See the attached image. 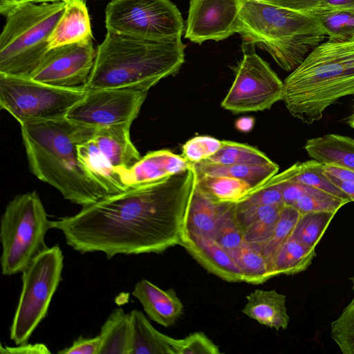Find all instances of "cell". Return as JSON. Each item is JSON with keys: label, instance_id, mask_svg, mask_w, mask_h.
<instances>
[{"label": "cell", "instance_id": "6da1fadb", "mask_svg": "<svg viewBox=\"0 0 354 354\" xmlns=\"http://www.w3.org/2000/svg\"><path fill=\"white\" fill-rule=\"evenodd\" d=\"M196 185L192 165L162 180L129 188L51 221L66 243L82 254L161 253L180 245L187 209Z\"/></svg>", "mask_w": 354, "mask_h": 354}, {"label": "cell", "instance_id": "7a4b0ae2", "mask_svg": "<svg viewBox=\"0 0 354 354\" xmlns=\"http://www.w3.org/2000/svg\"><path fill=\"white\" fill-rule=\"evenodd\" d=\"M21 133L31 172L63 197L85 207L108 196L78 159L77 146L91 139L97 128L66 118L27 122Z\"/></svg>", "mask_w": 354, "mask_h": 354}, {"label": "cell", "instance_id": "3957f363", "mask_svg": "<svg viewBox=\"0 0 354 354\" xmlns=\"http://www.w3.org/2000/svg\"><path fill=\"white\" fill-rule=\"evenodd\" d=\"M181 39H153L107 31L97 46L86 90L131 88L149 91L185 63Z\"/></svg>", "mask_w": 354, "mask_h": 354}, {"label": "cell", "instance_id": "277c9868", "mask_svg": "<svg viewBox=\"0 0 354 354\" xmlns=\"http://www.w3.org/2000/svg\"><path fill=\"white\" fill-rule=\"evenodd\" d=\"M354 95V41L328 40L314 48L283 81V101L311 124L340 98Z\"/></svg>", "mask_w": 354, "mask_h": 354}, {"label": "cell", "instance_id": "5b68a950", "mask_svg": "<svg viewBox=\"0 0 354 354\" xmlns=\"http://www.w3.org/2000/svg\"><path fill=\"white\" fill-rule=\"evenodd\" d=\"M236 33L243 41L267 51L287 72L295 70L326 37L313 13L254 1L240 7Z\"/></svg>", "mask_w": 354, "mask_h": 354}, {"label": "cell", "instance_id": "8992f818", "mask_svg": "<svg viewBox=\"0 0 354 354\" xmlns=\"http://www.w3.org/2000/svg\"><path fill=\"white\" fill-rule=\"evenodd\" d=\"M65 1L26 2L6 16L0 36V74L29 77L49 50Z\"/></svg>", "mask_w": 354, "mask_h": 354}, {"label": "cell", "instance_id": "52a82bcc", "mask_svg": "<svg viewBox=\"0 0 354 354\" xmlns=\"http://www.w3.org/2000/svg\"><path fill=\"white\" fill-rule=\"evenodd\" d=\"M48 214L35 191L17 195L7 205L1 218V272H21L47 247L45 236L51 229Z\"/></svg>", "mask_w": 354, "mask_h": 354}, {"label": "cell", "instance_id": "ba28073f", "mask_svg": "<svg viewBox=\"0 0 354 354\" xmlns=\"http://www.w3.org/2000/svg\"><path fill=\"white\" fill-rule=\"evenodd\" d=\"M63 266L64 255L56 245L46 247L21 272V291L10 328V338L17 345L28 342L46 317Z\"/></svg>", "mask_w": 354, "mask_h": 354}, {"label": "cell", "instance_id": "9c48e42d", "mask_svg": "<svg viewBox=\"0 0 354 354\" xmlns=\"http://www.w3.org/2000/svg\"><path fill=\"white\" fill-rule=\"evenodd\" d=\"M84 87L62 88L30 77L0 74V106L20 124L62 119L86 94Z\"/></svg>", "mask_w": 354, "mask_h": 354}, {"label": "cell", "instance_id": "30bf717a", "mask_svg": "<svg viewBox=\"0 0 354 354\" xmlns=\"http://www.w3.org/2000/svg\"><path fill=\"white\" fill-rule=\"evenodd\" d=\"M107 31L153 39H181L182 15L170 0H111L105 8Z\"/></svg>", "mask_w": 354, "mask_h": 354}, {"label": "cell", "instance_id": "8fae6325", "mask_svg": "<svg viewBox=\"0 0 354 354\" xmlns=\"http://www.w3.org/2000/svg\"><path fill=\"white\" fill-rule=\"evenodd\" d=\"M256 46L243 41V57L221 106L235 113L270 109L283 100V82L255 51Z\"/></svg>", "mask_w": 354, "mask_h": 354}, {"label": "cell", "instance_id": "7c38bea8", "mask_svg": "<svg viewBox=\"0 0 354 354\" xmlns=\"http://www.w3.org/2000/svg\"><path fill=\"white\" fill-rule=\"evenodd\" d=\"M148 91L131 88L86 90L68 111L66 118L95 128L132 124L138 117Z\"/></svg>", "mask_w": 354, "mask_h": 354}, {"label": "cell", "instance_id": "4fadbf2b", "mask_svg": "<svg viewBox=\"0 0 354 354\" xmlns=\"http://www.w3.org/2000/svg\"><path fill=\"white\" fill-rule=\"evenodd\" d=\"M93 38L48 50L30 77L62 88L84 87L94 66Z\"/></svg>", "mask_w": 354, "mask_h": 354}, {"label": "cell", "instance_id": "5bb4252c", "mask_svg": "<svg viewBox=\"0 0 354 354\" xmlns=\"http://www.w3.org/2000/svg\"><path fill=\"white\" fill-rule=\"evenodd\" d=\"M238 0H189L185 37L201 44L227 39L236 33Z\"/></svg>", "mask_w": 354, "mask_h": 354}, {"label": "cell", "instance_id": "9a60e30c", "mask_svg": "<svg viewBox=\"0 0 354 354\" xmlns=\"http://www.w3.org/2000/svg\"><path fill=\"white\" fill-rule=\"evenodd\" d=\"M192 165L183 156L167 149L148 152L131 167L120 172L127 187L158 181L183 171Z\"/></svg>", "mask_w": 354, "mask_h": 354}, {"label": "cell", "instance_id": "2e32d148", "mask_svg": "<svg viewBox=\"0 0 354 354\" xmlns=\"http://www.w3.org/2000/svg\"><path fill=\"white\" fill-rule=\"evenodd\" d=\"M180 245L210 273L228 282L243 281L231 254L214 239L183 233Z\"/></svg>", "mask_w": 354, "mask_h": 354}, {"label": "cell", "instance_id": "e0dca14e", "mask_svg": "<svg viewBox=\"0 0 354 354\" xmlns=\"http://www.w3.org/2000/svg\"><path fill=\"white\" fill-rule=\"evenodd\" d=\"M131 125L124 123L97 128L92 138L104 159L120 173L141 158L130 138Z\"/></svg>", "mask_w": 354, "mask_h": 354}, {"label": "cell", "instance_id": "ac0fdd59", "mask_svg": "<svg viewBox=\"0 0 354 354\" xmlns=\"http://www.w3.org/2000/svg\"><path fill=\"white\" fill-rule=\"evenodd\" d=\"M148 317L165 326L174 325L183 312V304L173 289L162 290L147 279L136 283L132 292Z\"/></svg>", "mask_w": 354, "mask_h": 354}, {"label": "cell", "instance_id": "d6986e66", "mask_svg": "<svg viewBox=\"0 0 354 354\" xmlns=\"http://www.w3.org/2000/svg\"><path fill=\"white\" fill-rule=\"evenodd\" d=\"M242 313L267 327L286 329L290 317L286 306V297L274 290L257 289L246 297Z\"/></svg>", "mask_w": 354, "mask_h": 354}, {"label": "cell", "instance_id": "ffe728a7", "mask_svg": "<svg viewBox=\"0 0 354 354\" xmlns=\"http://www.w3.org/2000/svg\"><path fill=\"white\" fill-rule=\"evenodd\" d=\"M93 38L86 0H68L49 39V49Z\"/></svg>", "mask_w": 354, "mask_h": 354}, {"label": "cell", "instance_id": "44dd1931", "mask_svg": "<svg viewBox=\"0 0 354 354\" xmlns=\"http://www.w3.org/2000/svg\"><path fill=\"white\" fill-rule=\"evenodd\" d=\"M283 206H236V218L244 241L259 246L265 243L274 232Z\"/></svg>", "mask_w": 354, "mask_h": 354}, {"label": "cell", "instance_id": "7402d4cb", "mask_svg": "<svg viewBox=\"0 0 354 354\" xmlns=\"http://www.w3.org/2000/svg\"><path fill=\"white\" fill-rule=\"evenodd\" d=\"M131 354H176L177 339L157 330L136 309L130 313Z\"/></svg>", "mask_w": 354, "mask_h": 354}, {"label": "cell", "instance_id": "603a6c76", "mask_svg": "<svg viewBox=\"0 0 354 354\" xmlns=\"http://www.w3.org/2000/svg\"><path fill=\"white\" fill-rule=\"evenodd\" d=\"M224 205L196 186L185 216L183 233L214 239Z\"/></svg>", "mask_w": 354, "mask_h": 354}, {"label": "cell", "instance_id": "cb8c5ba5", "mask_svg": "<svg viewBox=\"0 0 354 354\" xmlns=\"http://www.w3.org/2000/svg\"><path fill=\"white\" fill-rule=\"evenodd\" d=\"M304 149L313 159L354 171V139L338 134H327L307 140Z\"/></svg>", "mask_w": 354, "mask_h": 354}, {"label": "cell", "instance_id": "d4e9b609", "mask_svg": "<svg viewBox=\"0 0 354 354\" xmlns=\"http://www.w3.org/2000/svg\"><path fill=\"white\" fill-rule=\"evenodd\" d=\"M77 156L88 174L108 196L129 189L123 184L119 171L104 159L92 138L77 146Z\"/></svg>", "mask_w": 354, "mask_h": 354}, {"label": "cell", "instance_id": "484cf974", "mask_svg": "<svg viewBox=\"0 0 354 354\" xmlns=\"http://www.w3.org/2000/svg\"><path fill=\"white\" fill-rule=\"evenodd\" d=\"M192 165L197 174L230 176L246 181L252 188L279 171V166L273 161L263 165H221L203 160Z\"/></svg>", "mask_w": 354, "mask_h": 354}, {"label": "cell", "instance_id": "4316f807", "mask_svg": "<svg viewBox=\"0 0 354 354\" xmlns=\"http://www.w3.org/2000/svg\"><path fill=\"white\" fill-rule=\"evenodd\" d=\"M100 354H131L130 314L121 308L114 309L101 327Z\"/></svg>", "mask_w": 354, "mask_h": 354}, {"label": "cell", "instance_id": "83f0119b", "mask_svg": "<svg viewBox=\"0 0 354 354\" xmlns=\"http://www.w3.org/2000/svg\"><path fill=\"white\" fill-rule=\"evenodd\" d=\"M196 186L216 202L234 203L242 200L252 189L248 183L239 178L197 174Z\"/></svg>", "mask_w": 354, "mask_h": 354}, {"label": "cell", "instance_id": "f1b7e54d", "mask_svg": "<svg viewBox=\"0 0 354 354\" xmlns=\"http://www.w3.org/2000/svg\"><path fill=\"white\" fill-rule=\"evenodd\" d=\"M230 254L242 274L243 282L261 284L271 278L267 261L259 245L244 241Z\"/></svg>", "mask_w": 354, "mask_h": 354}, {"label": "cell", "instance_id": "f546056e", "mask_svg": "<svg viewBox=\"0 0 354 354\" xmlns=\"http://www.w3.org/2000/svg\"><path fill=\"white\" fill-rule=\"evenodd\" d=\"M315 256V248L303 245L291 236L276 255L272 277L295 274L305 271Z\"/></svg>", "mask_w": 354, "mask_h": 354}, {"label": "cell", "instance_id": "4dcf8cb0", "mask_svg": "<svg viewBox=\"0 0 354 354\" xmlns=\"http://www.w3.org/2000/svg\"><path fill=\"white\" fill-rule=\"evenodd\" d=\"M292 167L279 174H275L250 192L236 206L239 208L251 206L285 205L282 197L283 184L292 177Z\"/></svg>", "mask_w": 354, "mask_h": 354}, {"label": "cell", "instance_id": "1f68e13d", "mask_svg": "<svg viewBox=\"0 0 354 354\" xmlns=\"http://www.w3.org/2000/svg\"><path fill=\"white\" fill-rule=\"evenodd\" d=\"M219 150L205 161L221 165H263L272 161L258 149L246 144L221 140Z\"/></svg>", "mask_w": 354, "mask_h": 354}, {"label": "cell", "instance_id": "d6a6232c", "mask_svg": "<svg viewBox=\"0 0 354 354\" xmlns=\"http://www.w3.org/2000/svg\"><path fill=\"white\" fill-rule=\"evenodd\" d=\"M299 212L292 206L284 205L270 239L260 246L267 261L271 278L276 255L283 244L291 236L300 216Z\"/></svg>", "mask_w": 354, "mask_h": 354}, {"label": "cell", "instance_id": "836d02e7", "mask_svg": "<svg viewBox=\"0 0 354 354\" xmlns=\"http://www.w3.org/2000/svg\"><path fill=\"white\" fill-rule=\"evenodd\" d=\"M336 213L321 211L301 214L291 236L303 245L315 248Z\"/></svg>", "mask_w": 354, "mask_h": 354}, {"label": "cell", "instance_id": "e575fe53", "mask_svg": "<svg viewBox=\"0 0 354 354\" xmlns=\"http://www.w3.org/2000/svg\"><path fill=\"white\" fill-rule=\"evenodd\" d=\"M324 164L314 159L292 165V174L290 180L310 186L343 200L351 199L337 188L323 171Z\"/></svg>", "mask_w": 354, "mask_h": 354}, {"label": "cell", "instance_id": "d590c367", "mask_svg": "<svg viewBox=\"0 0 354 354\" xmlns=\"http://www.w3.org/2000/svg\"><path fill=\"white\" fill-rule=\"evenodd\" d=\"M313 14L319 19L328 40L339 42L354 41V10H319Z\"/></svg>", "mask_w": 354, "mask_h": 354}, {"label": "cell", "instance_id": "8d00e7d4", "mask_svg": "<svg viewBox=\"0 0 354 354\" xmlns=\"http://www.w3.org/2000/svg\"><path fill=\"white\" fill-rule=\"evenodd\" d=\"M214 239L229 252L244 241L242 230L236 218V203H225Z\"/></svg>", "mask_w": 354, "mask_h": 354}, {"label": "cell", "instance_id": "74e56055", "mask_svg": "<svg viewBox=\"0 0 354 354\" xmlns=\"http://www.w3.org/2000/svg\"><path fill=\"white\" fill-rule=\"evenodd\" d=\"M348 203L349 202L347 201L305 185L302 195L295 201L292 207L300 214L321 211L337 212Z\"/></svg>", "mask_w": 354, "mask_h": 354}, {"label": "cell", "instance_id": "f35d334b", "mask_svg": "<svg viewBox=\"0 0 354 354\" xmlns=\"http://www.w3.org/2000/svg\"><path fill=\"white\" fill-rule=\"evenodd\" d=\"M330 335L344 354H354V299L331 324Z\"/></svg>", "mask_w": 354, "mask_h": 354}, {"label": "cell", "instance_id": "ab89813d", "mask_svg": "<svg viewBox=\"0 0 354 354\" xmlns=\"http://www.w3.org/2000/svg\"><path fill=\"white\" fill-rule=\"evenodd\" d=\"M222 142L209 136H196L187 141L182 147V156L189 162L206 160L221 147Z\"/></svg>", "mask_w": 354, "mask_h": 354}, {"label": "cell", "instance_id": "60d3db41", "mask_svg": "<svg viewBox=\"0 0 354 354\" xmlns=\"http://www.w3.org/2000/svg\"><path fill=\"white\" fill-rule=\"evenodd\" d=\"M219 348L204 333L196 332L177 339L176 354H217Z\"/></svg>", "mask_w": 354, "mask_h": 354}, {"label": "cell", "instance_id": "b9f144b4", "mask_svg": "<svg viewBox=\"0 0 354 354\" xmlns=\"http://www.w3.org/2000/svg\"><path fill=\"white\" fill-rule=\"evenodd\" d=\"M101 344L99 335L93 337H79L71 346L57 353L59 354H100Z\"/></svg>", "mask_w": 354, "mask_h": 354}, {"label": "cell", "instance_id": "7bdbcfd3", "mask_svg": "<svg viewBox=\"0 0 354 354\" xmlns=\"http://www.w3.org/2000/svg\"><path fill=\"white\" fill-rule=\"evenodd\" d=\"M322 1L323 0H263V3L308 13L318 11Z\"/></svg>", "mask_w": 354, "mask_h": 354}, {"label": "cell", "instance_id": "ee69618b", "mask_svg": "<svg viewBox=\"0 0 354 354\" xmlns=\"http://www.w3.org/2000/svg\"><path fill=\"white\" fill-rule=\"evenodd\" d=\"M1 353H12V354H48L51 353L48 348L41 343L28 344L24 343L17 345V346L10 347L2 345L0 348Z\"/></svg>", "mask_w": 354, "mask_h": 354}, {"label": "cell", "instance_id": "f6af8a7d", "mask_svg": "<svg viewBox=\"0 0 354 354\" xmlns=\"http://www.w3.org/2000/svg\"><path fill=\"white\" fill-rule=\"evenodd\" d=\"M323 171L327 176H332L342 180L354 183V171L333 165H324Z\"/></svg>", "mask_w": 354, "mask_h": 354}, {"label": "cell", "instance_id": "bcb514c9", "mask_svg": "<svg viewBox=\"0 0 354 354\" xmlns=\"http://www.w3.org/2000/svg\"><path fill=\"white\" fill-rule=\"evenodd\" d=\"M336 9L354 10V0H323L319 8V10Z\"/></svg>", "mask_w": 354, "mask_h": 354}, {"label": "cell", "instance_id": "7dc6e473", "mask_svg": "<svg viewBox=\"0 0 354 354\" xmlns=\"http://www.w3.org/2000/svg\"><path fill=\"white\" fill-rule=\"evenodd\" d=\"M326 176L337 188L348 196L351 201H354V183L340 180L332 176Z\"/></svg>", "mask_w": 354, "mask_h": 354}, {"label": "cell", "instance_id": "c3c4849f", "mask_svg": "<svg viewBox=\"0 0 354 354\" xmlns=\"http://www.w3.org/2000/svg\"><path fill=\"white\" fill-rule=\"evenodd\" d=\"M23 3L24 0H0V12L6 17Z\"/></svg>", "mask_w": 354, "mask_h": 354}, {"label": "cell", "instance_id": "681fc988", "mask_svg": "<svg viewBox=\"0 0 354 354\" xmlns=\"http://www.w3.org/2000/svg\"><path fill=\"white\" fill-rule=\"evenodd\" d=\"M254 120L252 117L244 116L239 118L235 122V127L241 132H249L254 127Z\"/></svg>", "mask_w": 354, "mask_h": 354}, {"label": "cell", "instance_id": "f907efd6", "mask_svg": "<svg viewBox=\"0 0 354 354\" xmlns=\"http://www.w3.org/2000/svg\"><path fill=\"white\" fill-rule=\"evenodd\" d=\"M68 0H24V3L26 2L32 3H44V2H56V1H67Z\"/></svg>", "mask_w": 354, "mask_h": 354}, {"label": "cell", "instance_id": "816d5d0a", "mask_svg": "<svg viewBox=\"0 0 354 354\" xmlns=\"http://www.w3.org/2000/svg\"><path fill=\"white\" fill-rule=\"evenodd\" d=\"M348 125L354 129V104H353V111L351 115L348 118Z\"/></svg>", "mask_w": 354, "mask_h": 354}, {"label": "cell", "instance_id": "f5cc1de1", "mask_svg": "<svg viewBox=\"0 0 354 354\" xmlns=\"http://www.w3.org/2000/svg\"><path fill=\"white\" fill-rule=\"evenodd\" d=\"M240 7L245 2L254 1V2H263V0H238Z\"/></svg>", "mask_w": 354, "mask_h": 354}, {"label": "cell", "instance_id": "db71d44e", "mask_svg": "<svg viewBox=\"0 0 354 354\" xmlns=\"http://www.w3.org/2000/svg\"><path fill=\"white\" fill-rule=\"evenodd\" d=\"M351 280L352 281V283H353V290L354 291V276L351 278ZM353 299H354V297H353Z\"/></svg>", "mask_w": 354, "mask_h": 354}]
</instances>
